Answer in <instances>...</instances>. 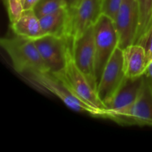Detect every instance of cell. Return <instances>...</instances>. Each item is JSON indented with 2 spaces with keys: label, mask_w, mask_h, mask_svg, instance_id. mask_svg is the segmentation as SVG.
Masks as SVG:
<instances>
[{
  "label": "cell",
  "mask_w": 152,
  "mask_h": 152,
  "mask_svg": "<svg viewBox=\"0 0 152 152\" xmlns=\"http://www.w3.org/2000/svg\"><path fill=\"white\" fill-rule=\"evenodd\" d=\"M11 28L16 36L31 40L47 35L40 24L39 18L34 10H24L21 16L11 22Z\"/></svg>",
  "instance_id": "obj_13"
},
{
  "label": "cell",
  "mask_w": 152,
  "mask_h": 152,
  "mask_svg": "<svg viewBox=\"0 0 152 152\" xmlns=\"http://www.w3.org/2000/svg\"><path fill=\"white\" fill-rule=\"evenodd\" d=\"M145 74H146V75L148 76V78L150 79L152 84V60L147 65L146 71H145Z\"/></svg>",
  "instance_id": "obj_22"
},
{
  "label": "cell",
  "mask_w": 152,
  "mask_h": 152,
  "mask_svg": "<svg viewBox=\"0 0 152 152\" xmlns=\"http://www.w3.org/2000/svg\"><path fill=\"white\" fill-rule=\"evenodd\" d=\"M82 0H64L68 8H74L77 7Z\"/></svg>",
  "instance_id": "obj_21"
},
{
  "label": "cell",
  "mask_w": 152,
  "mask_h": 152,
  "mask_svg": "<svg viewBox=\"0 0 152 152\" xmlns=\"http://www.w3.org/2000/svg\"><path fill=\"white\" fill-rule=\"evenodd\" d=\"M0 44L10 57L16 72L34 74L49 71L34 40L16 36L13 38H1Z\"/></svg>",
  "instance_id": "obj_1"
},
{
  "label": "cell",
  "mask_w": 152,
  "mask_h": 152,
  "mask_svg": "<svg viewBox=\"0 0 152 152\" xmlns=\"http://www.w3.org/2000/svg\"><path fill=\"white\" fill-rule=\"evenodd\" d=\"M53 74L62 80L82 101L100 111L102 113V117H104L106 107L99 99L96 89L92 87L86 76L74 63L72 54L70 56L63 71Z\"/></svg>",
  "instance_id": "obj_3"
},
{
  "label": "cell",
  "mask_w": 152,
  "mask_h": 152,
  "mask_svg": "<svg viewBox=\"0 0 152 152\" xmlns=\"http://www.w3.org/2000/svg\"><path fill=\"white\" fill-rule=\"evenodd\" d=\"M139 7V28L136 43L152 25V0H137Z\"/></svg>",
  "instance_id": "obj_15"
},
{
  "label": "cell",
  "mask_w": 152,
  "mask_h": 152,
  "mask_svg": "<svg viewBox=\"0 0 152 152\" xmlns=\"http://www.w3.org/2000/svg\"><path fill=\"white\" fill-rule=\"evenodd\" d=\"M34 41L48 71L53 74L63 71L72 54L73 39L47 34Z\"/></svg>",
  "instance_id": "obj_4"
},
{
  "label": "cell",
  "mask_w": 152,
  "mask_h": 152,
  "mask_svg": "<svg viewBox=\"0 0 152 152\" xmlns=\"http://www.w3.org/2000/svg\"><path fill=\"white\" fill-rule=\"evenodd\" d=\"M143 79L144 75L135 79L126 77L111 103L107 107L104 117L111 119L118 123L128 124Z\"/></svg>",
  "instance_id": "obj_6"
},
{
  "label": "cell",
  "mask_w": 152,
  "mask_h": 152,
  "mask_svg": "<svg viewBox=\"0 0 152 152\" xmlns=\"http://www.w3.org/2000/svg\"><path fill=\"white\" fill-rule=\"evenodd\" d=\"M95 80L96 88L105 65L118 47V37L114 21L102 14L94 25Z\"/></svg>",
  "instance_id": "obj_2"
},
{
  "label": "cell",
  "mask_w": 152,
  "mask_h": 152,
  "mask_svg": "<svg viewBox=\"0 0 152 152\" xmlns=\"http://www.w3.org/2000/svg\"><path fill=\"white\" fill-rule=\"evenodd\" d=\"M69 9L68 37L73 41L94 26L102 15L101 0H82L77 7Z\"/></svg>",
  "instance_id": "obj_10"
},
{
  "label": "cell",
  "mask_w": 152,
  "mask_h": 152,
  "mask_svg": "<svg viewBox=\"0 0 152 152\" xmlns=\"http://www.w3.org/2000/svg\"><path fill=\"white\" fill-rule=\"evenodd\" d=\"M30 79L45 90L50 92L60 99L71 109L78 112H86L102 117V113L77 97L68 86L50 71L30 74Z\"/></svg>",
  "instance_id": "obj_5"
},
{
  "label": "cell",
  "mask_w": 152,
  "mask_h": 152,
  "mask_svg": "<svg viewBox=\"0 0 152 152\" xmlns=\"http://www.w3.org/2000/svg\"><path fill=\"white\" fill-rule=\"evenodd\" d=\"M72 56L79 69L96 91L95 80L94 26L73 41Z\"/></svg>",
  "instance_id": "obj_9"
},
{
  "label": "cell",
  "mask_w": 152,
  "mask_h": 152,
  "mask_svg": "<svg viewBox=\"0 0 152 152\" xmlns=\"http://www.w3.org/2000/svg\"><path fill=\"white\" fill-rule=\"evenodd\" d=\"M126 79L123 50L117 47L105 65L96 88L98 96L106 108Z\"/></svg>",
  "instance_id": "obj_7"
},
{
  "label": "cell",
  "mask_w": 152,
  "mask_h": 152,
  "mask_svg": "<svg viewBox=\"0 0 152 152\" xmlns=\"http://www.w3.org/2000/svg\"><path fill=\"white\" fill-rule=\"evenodd\" d=\"M39 21L45 34L58 37H69L70 9L68 7L42 16L39 18Z\"/></svg>",
  "instance_id": "obj_14"
},
{
  "label": "cell",
  "mask_w": 152,
  "mask_h": 152,
  "mask_svg": "<svg viewBox=\"0 0 152 152\" xmlns=\"http://www.w3.org/2000/svg\"><path fill=\"white\" fill-rule=\"evenodd\" d=\"M136 44L140 45L145 50L147 65L152 60V25Z\"/></svg>",
  "instance_id": "obj_19"
},
{
  "label": "cell",
  "mask_w": 152,
  "mask_h": 152,
  "mask_svg": "<svg viewBox=\"0 0 152 152\" xmlns=\"http://www.w3.org/2000/svg\"><path fill=\"white\" fill-rule=\"evenodd\" d=\"M10 21L14 22L23 12V4L22 0H5Z\"/></svg>",
  "instance_id": "obj_18"
},
{
  "label": "cell",
  "mask_w": 152,
  "mask_h": 152,
  "mask_svg": "<svg viewBox=\"0 0 152 152\" xmlns=\"http://www.w3.org/2000/svg\"><path fill=\"white\" fill-rule=\"evenodd\" d=\"M123 0H101L102 14L114 21Z\"/></svg>",
  "instance_id": "obj_17"
},
{
  "label": "cell",
  "mask_w": 152,
  "mask_h": 152,
  "mask_svg": "<svg viewBox=\"0 0 152 152\" xmlns=\"http://www.w3.org/2000/svg\"><path fill=\"white\" fill-rule=\"evenodd\" d=\"M22 4H23V2L25 1V0H22Z\"/></svg>",
  "instance_id": "obj_23"
},
{
  "label": "cell",
  "mask_w": 152,
  "mask_h": 152,
  "mask_svg": "<svg viewBox=\"0 0 152 152\" xmlns=\"http://www.w3.org/2000/svg\"></svg>",
  "instance_id": "obj_24"
},
{
  "label": "cell",
  "mask_w": 152,
  "mask_h": 152,
  "mask_svg": "<svg viewBox=\"0 0 152 152\" xmlns=\"http://www.w3.org/2000/svg\"><path fill=\"white\" fill-rule=\"evenodd\" d=\"M123 65L127 78L135 79L145 74L147 68L145 50L139 44H133L123 50Z\"/></svg>",
  "instance_id": "obj_12"
},
{
  "label": "cell",
  "mask_w": 152,
  "mask_h": 152,
  "mask_svg": "<svg viewBox=\"0 0 152 152\" xmlns=\"http://www.w3.org/2000/svg\"><path fill=\"white\" fill-rule=\"evenodd\" d=\"M128 124L152 126V84L145 74Z\"/></svg>",
  "instance_id": "obj_11"
},
{
  "label": "cell",
  "mask_w": 152,
  "mask_h": 152,
  "mask_svg": "<svg viewBox=\"0 0 152 152\" xmlns=\"http://www.w3.org/2000/svg\"><path fill=\"white\" fill-rule=\"evenodd\" d=\"M118 47L123 50L135 44L139 28V7L137 0H123L114 21Z\"/></svg>",
  "instance_id": "obj_8"
},
{
  "label": "cell",
  "mask_w": 152,
  "mask_h": 152,
  "mask_svg": "<svg viewBox=\"0 0 152 152\" xmlns=\"http://www.w3.org/2000/svg\"><path fill=\"white\" fill-rule=\"evenodd\" d=\"M39 0H25L23 2L24 10H33L34 6L38 3Z\"/></svg>",
  "instance_id": "obj_20"
},
{
  "label": "cell",
  "mask_w": 152,
  "mask_h": 152,
  "mask_svg": "<svg viewBox=\"0 0 152 152\" xmlns=\"http://www.w3.org/2000/svg\"><path fill=\"white\" fill-rule=\"evenodd\" d=\"M67 7L64 0H39L33 8L39 18L56 12Z\"/></svg>",
  "instance_id": "obj_16"
}]
</instances>
